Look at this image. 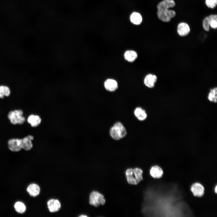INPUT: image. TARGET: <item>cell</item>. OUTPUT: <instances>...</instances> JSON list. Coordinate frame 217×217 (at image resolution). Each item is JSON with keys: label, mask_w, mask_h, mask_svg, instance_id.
Returning <instances> with one entry per match:
<instances>
[{"label": "cell", "mask_w": 217, "mask_h": 217, "mask_svg": "<svg viewBox=\"0 0 217 217\" xmlns=\"http://www.w3.org/2000/svg\"><path fill=\"white\" fill-rule=\"evenodd\" d=\"M142 170L140 168L127 169L126 175L128 183L132 184H137L143 179Z\"/></svg>", "instance_id": "6da1fadb"}, {"label": "cell", "mask_w": 217, "mask_h": 217, "mask_svg": "<svg viewBox=\"0 0 217 217\" xmlns=\"http://www.w3.org/2000/svg\"><path fill=\"white\" fill-rule=\"evenodd\" d=\"M127 131L123 125L120 122L115 123L111 127L110 134L115 140H119L124 137L127 134Z\"/></svg>", "instance_id": "7a4b0ae2"}, {"label": "cell", "mask_w": 217, "mask_h": 217, "mask_svg": "<svg viewBox=\"0 0 217 217\" xmlns=\"http://www.w3.org/2000/svg\"><path fill=\"white\" fill-rule=\"evenodd\" d=\"M157 15L158 18L161 21L168 22L175 16L176 13L175 11L172 10L160 9L157 10Z\"/></svg>", "instance_id": "3957f363"}, {"label": "cell", "mask_w": 217, "mask_h": 217, "mask_svg": "<svg viewBox=\"0 0 217 217\" xmlns=\"http://www.w3.org/2000/svg\"><path fill=\"white\" fill-rule=\"evenodd\" d=\"M105 203L103 196L99 192L93 191L90 194L89 203L91 205L97 207L100 205H104Z\"/></svg>", "instance_id": "277c9868"}, {"label": "cell", "mask_w": 217, "mask_h": 217, "mask_svg": "<svg viewBox=\"0 0 217 217\" xmlns=\"http://www.w3.org/2000/svg\"><path fill=\"white\" fill-rule=\"evenodd\" d=\"M8 146L10 150L13 152H18L22 149L21 146V139L11 138L8 141Z\"/></svg>", "instance_id": "5b68a950"}, {"label": "cell", "mask_w": 217, "mask_h": 217, "mask_svg": "<svg viewBox=\"0 0 217 217\" xmlns=\"http://www.w3.org/2000/svg\"><path fill=\"white\" fill-rule=\"evenodd\" d=\"M20 139L22 149L26 151H29L33 147L32 141L34 140V137L33 136L28 135Z\"/></svg>", "instance_id": "8992f818"}, {"label": "cell", "mask_w": 217, "mask_h": 217, "mask_svg": "<svg viewBox=\"0 0 217 217\" xmlns=\"http://www.w3.org/2000/svg\"><path fill=\"white\" fill-rule=\"evenodd\" d=\"M47 208L51 212H58L61 209V204L59 200L55 199H51L47 203Z\"/></svg>", "instance_id": "52a82bcc"}, {"label": "cell", "mask_w": 217, "mask_h": 217, "mask_svg": "<svg viewBox=\"0 0 217 217\" xmlns=\"http://www.w3.org/2000/svg\"><path fill=\"white\" fill-rule=\"evenodd\" d=\"M190 30L189 25L185 22H181L177 26V32L178 35L184 37L187 36L190 33Z\"/></svg>", "instance_id": "ba28073f"}, {"label": "cell", "mask_w": 217, "mask_h": 217, "mask_svg": "<svg viewBox=\"0 0 217 217\" xmlns=\"http://www.w3.org/2000/svg\"><path fill=\"white\" fill-rule=\"evenodd\" d=\"M157 80V77L156 75L149 74L145 77L144 79V83L146 87L152 88L155 86Z\"/></svg>", "instance_id": "9c48e42d"}, {"label": "cell", "mask_w": 217, "mask_h": 217, "mask_svg": "<svg viewBox=\"0 0 217 217\" xmlns=\"http://www.w3.org/2000/svg\"><path fill=\"white\" fill-rule=\"evenodd\" d=\"M104 86L107 91L110 92L115 91L118 87L117 81L111 78L108 79L105 81Z\"/></svg>", "instance_id": "30bf717a"}, {"label": "cell", "mask_w": 217, "mask_h": 217, "mask_svg": "<svg viewBox=\"0 0 217 217\" xmlns=\"http://www.w3.org/2000/svg\"><path fill=\"white\" fill-rule=\"evenodd\" d=\"M191 192L195 196L201 197L204 192V188L200 183H196L193 184L190 188Z\"/></svg>", "instance_id": "8fae6325"}, {"label": "cell", "mask_w": 217, "mask_h": 217, "mask_svg": "<svg viewBox=\"0 0 217 217\" xmlns=\"http://www.w3.org/2000/svg\"><path fill=\"white\" fill-rule=\"evenodd\" d=\"M175 5L174 0H163L157 4V10L167 9L173 8Z\"/></svg>", "instance_id": "7c38bea8"}, {"label": "cell", "mask_w": 217, "mask_h": 217, "mask_svg": "<svg viewBox=\"0 0 217 217\" xmlns=\"http://www.w3.org/2000/svg\"><path fill=\"white\" fill-rule=\"evenodd\" d=\"M27 190L31 196L35 197L39 194L40 191V188L37 184L32 183L28 186Z\"/></svg>", "instance_id": "4fadbf2b"}, {"label": "cell", "mask_w": 217, "mask_h": 217, "mask_svg": "<svg viewBox=\"0 0 217 217\" xmlns=\"http://www.w3.org/2000/svg\"><path fill=\"white\" fill-rule=\"evenodd\" d=\"M27 121L32 127L39 126L41 122V119L38 115L33 114L30 115L27 118Z\"/></svg>", "instance_id": "5bb4252c"}, {"label": "cell", "mask_w": 217, "mask_h": 217, "mask_svg": "<svg viewBox=\"0 0 217 217\" xmlns=\"http://www.w3.org/2000/svg\"><path fill=\"white\" fill-rule=\"evenodd\" d=\"M125 59L129 62H133L137 58L138 55L136 52L133 50H127L124 55Z\"/></svg>", "instance_id": "9a60e30c"}, {"label": "cell", "mask_w": 217, "mask_h": 217, "mask_svg": "<svg viewBox=\"0 0 217 217\" xmlns=\"http://www.w3.org/2000/svg\"><path fill=\"white\" fill-rule=\"evenodd\" d=\"M134 113L135 116L140 121H144L147 118V115L145 111L140 107L136 108Z\"/></svg>", "instance_id": "2e32d148"}, {"label": "cell", "mask_w": 217, "mask_h": 217, "mask_svg": "<svg viewBox=\"0 0 217 217\" xmlns=\"http://www.w3.org/2000/svg\"><path fill=\"white\" fill-rule=\"evenodd\" d=\"M150 173V175L153 178H159L162 177L163 171L162 168L159 166L155 165L151 168Z\"/></svg>", "instance_id": "e0dca14e"}, {"label": "cell", "mask_w": 217, "mask_h": 217, "mask_svg": "<svg viewBox=\"0 0 217 217\" xmlns=\"http://www.w3.org/2000/svg\"><path fill=\"white\" fill-rule=\"evenodd\" d=\"M217 18L216 14H211L208 16L206 17L203 20L202 22L203 27L205 30L209 31L210 28V23L212 19Z\"/></svg>", "instance_id": "ac0fdd59"}, {"label": "cell", "mask_w": 217, "mask_h": 217, "mask_svg": "<svg viewBox=\"0 0 217 217\" xmlns=\"http://www.w3.org/2000/svg\"><path fill=\"white\" fill-rule=\"evenodd\" d=\"M130 20L131 22L135 25L140 24L142 20V16L140 14L137 12H134L130 15Z\"/></svg>", "instance_id": "d6986e66"}, {"label": "cell", "mask_w": 217, "mask_h": 217, "mask_svg": "<svg viewBox=\"0 0 217 217\" xmlns=\"http://www.w3.org/2000/svg\"><path fill=\"white\" fill-rule=\"evenodd\" d=\"M11 94L9 87L6 85L0 86V99H3L5 96L8 97Z\"/></svg>", "instance_id": "ffe728a7"}, {"label": "cell", "mask_w": 217, "mask_h": 217, "mask_svg": "<svg viewBox=\"0 0 217 217\" xmlns=\"http://www.w3.org/2000/svg\"><path fill=\"white\" fill-rule=\"evenodd\" d=\"M217 88L214 87L210 89L208 96V99L210 102L216 103L217 102Z\"/></svg>", "instance_id": "44dd1931"}, {"label": "cell", "mask_w": 217, "mask_h": 217, "mask_svg": "<svg viewBox=\"0 0 217 217\" xmlns=\"http://www.w3.org/2000/svg\"><path fill=\"white\" fill-rule=\"evenodd\" d=\"M16 211L19 213H23L26 210V207L24 204L20 202H16L14 205Z\"/></svg>", "instance_id": "7402d4cb"}, {"label": "cell", "mask_w": 217, "mask_h": 217, "mask_svg": "<svg viewBox=\"0 0 217 217\" xmlns=\"http://www.w3.org/2000/svg\"><path fill=\"white\" fill-rule=\"evenodd\" d=\"M206 6L209 8L213 9L217 5V0H205Z\"/></svg>", "instance_id": "603a6c76"}, {"label": "cell", "mask_w": 217, "mask_h": 217, "mask_svg": "<svg viewBox=\"0 0 217 217\" xmlns=\"http://www.w3.org/2000/svg\"><path fill=\"white\" fill-rule=\"evenodd\" d=\"M210 27L213 29H216L217 27V18L212 19L210 23Z\"/></svg>", "instance_id": "cb8c5ba5"}, {"label": "cell", "mask_w": 217, "mask_h": 217, "mask_svg": "<svg viewBox=\"0 0 217 217\" xmlns=\"http://www.w3.org/2000/svg\"><path fill=\"white\" fill-rule=\"evenodd\" d=\"M79 217H88V216L87 215H84V214H82L80 215L79 216Z\"/></svg>", "instance_id": "d4e9b609"}, {"label": "cell", "mask_w": 217, "mask_h": 217, "mask_svg": "<svg viewBox=\"0 0 217 217\" xmlns=\"http://www.w3.org/2000/svg\"><path fill=\"white\" fill-rule=\"evenodd\" d=\"M217 186H216L215 187V191L216 193H217Z\"/></svg>", "instance_id": "484cf974"}]
</instances>
